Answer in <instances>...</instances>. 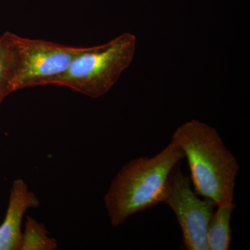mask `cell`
Here are the masks:
<instances>
[{
    "label": "cell",
    "mask_w": 250,
    "mask_h": 250,
    "mask_svg": "<svg viewBox=\"0 0 250 250\" xmlns=\"http://www.w3.org/2000/svg\"><path fill=\"white\" fill-rule=\"evenodd\" d=\"M40 201L21 179L13 182L9 205L0 225V250H20L22 243V223L29 208H36Z\"/></svg>",
    "instance_id": "obj_6"
},
{
    "label": "cell",
    "mask_w": 250,
    "mask_h": 250,
    "mask_svg": "<svg viewBox=\"0 0 250 250\" xmlns=\"http://www.w3.org/2000/svg\"><path fill=\"white\" fill-rule=\"evenodd\" d=\"M17 62L11 93L24 88L52 85L62 76L84 47L61 45L17 35Z\"/></svg>",
    "instance_id": "obj_4"
},
{
    "label": "cell",
    "mask_w": 250,
    "mask_h": 250,
    "mask_svg": "<svg viewBox=\"0 0 250 250\" xmlns=\"http://www.w3.org/2000/svg\"><path fill=\"white\" fill-rule=\"evenodd\" d=\"M172 139L182 148L197 195L216 207L233 202L239 164L213 126L191 120L174 131Z\"/></svg>",
    "instance_id": "obj_2"
},
{
    "label": "cell",
    "mask_w": 250,
    "mask_h": 250,
    "mask_svg": "<svg viewBox=\"0 0 250 250\" xmlns=\"http://www.w3.org/2000/svg\"><path fill=\"white\" fill-rule=\"evenodd\" d=\"M215 208L207 229L208 250H228L232 241L231 216L236 205L231 202Z\"/></svg>",
    "instance_id": "obj_7"
},
{
    "label": "cell",
    "mask_w": 250,
    "mask_h": 250,
    "mask_svg": "<svg viewBox=\"0 0 250 250\" xmlns=\"http://www.w3.org/2000/svg\"><path fill=\"white\" fill-rule=\"evenodd\" d=\"M136 39L124 33L103 45L83 47L70 67L52 85L67 87L98 98L108 93L129 66L136 51Z\"/></svg>",
    "instance_id": "obj_3"
},
{
    "label": "cell",
    "mask_w": 250,
    "mask_h": 250,
    "mask_svg": "<svg viewBox=\"0 0 250 250\" xmlns=\"http://www.w3.org/2000/svg\"><path fill=\"white\" fill-rule=\"evenodd\" d=\"M17 35L6 31L0 36V107L11 94V84L17 62Z\"/></svg>",
    "instance_id": "obj_8"
},
{
    "label": "cell",
    "mask_w": 250,
    "mask_h": 250,
    "mask_svg": "<svg viewBox=\"0 0 250 250\" xmlns=\"http://www.w3.org/2000/svg\"><path fill=\"white\" fill-rule=\"evenodd\" d=\"M191 186L190 177L184 175L177 164L171 172L164 202L178 222L184 249L208 250L207 229L216 205L210 199L199 197Z\"/></svg>",
    "instance_id": "obj_5"
},
{
    "label": "cell",
    "mask_w": 250,
    "mask_h": 250,
    "mask_svg": "<svg viewBox=\"0 0 250 250\" xmlns=\"http://www.w3.org/2000/svg\"><path fill=\"white\" fill-rule=\"evenodd\" d=\"M183 159L182 148L172 139L153 157L142 156L125 164L104 197L111 225L119 226L164 202L171 172Z\"/></svg>",
    "instance_id": "obj_1"
},
{
    "label": "cell",
    "mask_w": 250,
    "mask_h": 250,
    "mask_svg": "<svg viewBox=\"0 0 250 250\" xmlns=\"http://www.w3.org/2000/svg\"><path fill=\"white\" fill-rule=\"evenodd\" d=\"M57 248V240L49 236L45 225L27 215L20 250H54Z\"/></svg>",
    "instance_id": "obj_9"
}]
</instances>
